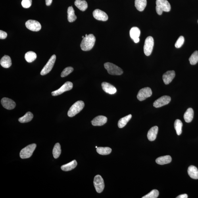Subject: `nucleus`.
<instances>
[{"mask_svg": "<svg viewBox=\"0 0 198 198\" xmlns=\"http://www.w3.org/2000/svg\"><path fill=\"white\" fill-rule=\"evenodd\" d=\"M95 41V37L92 34L85 36L81 43V49L84 51H90L94 46Z\"/></svg>", "mask_w": 198, "mask_h": 198, "instance_id": "f257e3e1", "label": "nucleus"}, {"mask_svg": "<svg viewBox=\"0 0 198 198\" xmlns=\"http://www.w3.org/2000/svg\"><path fill=\"white\" fill-rule=\"evenodd\" d=\"M156 11L158 15H162L163 12L170 11V4L167 0H156Z\"/></svg>", "mask_w": 198, "mask_h": 198, "instance_id": "f03ea898", "label": "nucleus"}, {"mask_svg": "<svg viewBox=\"0 0 198 198\" xmlns=\"http://www.w3.org/2000/svg\"><path fill=\"white\" fill-rule=\"evenodd\" d=\"M85 103L82 101L76 102L68 110V115L70 117H73L80 112L84 108Z\"/></svg>", "mask_w": 198, "mask_h": 198, "instance_id": "7ed1b4c3", "label": "nucleus"}, {"mask_svg": "<svg viewBox=\"0 0 198 198\" xmlns=\"http://www.w3.org/2000/svg\"><path fill=\"white\" fill-rule=\"evenodd\" d=\"M104 67L109 74L113 75H120L123 73L121 68L110 62H106L104 64Z\"/></svg>", "mask_w": 198, "mask_h": 198, "instance_id": "20e7f679", "label": "nucleus"}, {"mask_svg": "<svg viewBox=\"0 0 198 198\" xmlns=\"http://www.w3.org/2000/svg\"><path fill=\"white\" fill-rule=\"evenodd\" d=\"M36 147V144L33 143L24 147L20 151V157L22 159L30 157L32 156Z\"/></svg>", "mask_w": 198, "mask_h": 198, "instance_id": "39448f33", "label": "nucleus"}, {"mask_svg": "<svg viewBox=\"0 0 198 198\" xmlns=\"http://www.w3.org/2000/svg\"><path fill=\"white\" fill-rule=\"evenodd\" d=\"M154 44L153 37L149 36L146 39L144 46V52L146 56H148L151 55L153 51Z\"/></svg>", "mask_w": 198, "mask_h": 198, "instance_id": "423d86ee", "label": "nucleus"}, {"mask_svg": "<svg viewBox=\"0 0 198 198\" xmlns=\"http://www.w3.org/2000/svg\"><path fill=\"white\" fill-rule=\"evenodd\" d=\"M56 56L53 55L51 56L47 63L41 70V75H45L49 73L53 68L56 60Z\"/></svg>", "mask_w": 198, "mask_h": 198, "instance_id": "0eeeda50", "label": "nucleus"}, {"mask_svg": "<svg viewBox=\"0 0 198 198\" xmlns=\"http://www.w3.org/2000/svg\"><path fill=\"white\" fill-rule=\"evenodd\" d=\"M152 94V92L151 88L149 87H145L139 91L137 98L139 101H143L147 98L151 97Z\"/></svg>", "mask_w": 198, "mask_h": 198, "instance_id": "6e6552de", "label": "nucleus"}, {"mask_svg": "<svg viewBox=\"0 0 198 198\" xmlns=\"http://www.w3.org/2000/svg\"><path fill=\"white\" fill-rule=\"evenodd\" d=\"M94 185L98 193H101L103 191L105 184L103 178L100 175H97L94 177Z\"/></svg>", "mask_w": 198, "mask_h": 198, "instance_id": "1a4fd4ad", "label": "nucleus"}, {"mask_svg": "<svg viewBox=\"0 0 198 198\" xmlns=\"http://www.w3.org/2000/svg\"><path fill=\"white\" fill-rule=\"evenodd\" d=\"M73 86V85L72 82H66L60 89L52 92L51 94L53 96L61 95L65 92L71 90L72 89Z\"/></svg>", "mask_w": 198, "mask_h": 198, "instance_id": "9d476101", "label": "nucleus"}, {"mask_svg": "<svg viewBox=\"0 0 198 198\" xmlns=\"http://www.w3.org/2000/svg\"><path fill=\"white\" fill-rule=\"evenodd\" d=\"M171 100V98L170 96L167 95L163 96L154 102L153 105L156 108L161 107L167 105L170 103Z\"/></svg>", "mask_w": 198, "mask_h": 198, "instance_id": "9b49d317", "label": "nucleus"}, {"mask_svg": "<svg viewBox=\"0 0 198 198\" xmlns=\"http://www.w3.org/2000/svg\"><path fill=\"white\" fill-rule=\"evenodd\" d=\"M26 26L28 30L35 32L39 31L41 29V24L37 21L34 20H28L26 23Z\"/></svg>", "mask_w": 198, "mask_h": 198, "instance_id": "f8f14e48", "label": "nucleus"}, {"mask_svg": "<svg viewBox=\"0 0 198 198\" xmlns=\"http://www.w3.org/2000/svg\"><path fill=\"white\" fill-rule=\"evenodd\" d=\"M93 16L96 19L105 22L108 20V17L105 12L99 9H97L93 12Z\"/></svg>", "mask_w": 198, "mask_h": 198, "instance_id": "ddd939ff", "label": "nucleus"}, {"mask_svg": "<svg viewBox=\"0 0 198 198\" xmlns=\"http://www.w3.org/2000/svg\"><path fill=\"white\" fill-rule=\"evenodd\" d=\"M1 103L3 107L8 110L14 109L16 106L15 102L7 98H3L1 99Z\"/></svg>", "mask_w": 198, "mask_h": 198, "instance_id": "4468645a", "label": "nucleus"}, {"mask_svg": "<svg viewBox=\"0 0 198 198\" xmlns=\"http://www.w3.org/2000/svg\"><path fill=\"white\" fill-rule=\"evenodd\" d=\"M140 30L137 27H133L130 30V34L131 38L135 43H138L140 41L139 37L140 36Z\"/></svg>", "mask_w": 198, "mask_h": 198, "instance_id": "2eb2a0df", "label": "nucleus"}, {"mask_svg": "<svg viewBox=\"0 0 198 198\" xmlns=\"http://www.w3.org/2000/svg\"><path fill=\"white\" fill-rule=\"evenodd\" d=\"M176 76V73L174 70H169L164 74L162 76V79L166 85L169 84Z\"/></svg>", "mask_w": 198, "mask_h": 198, "instance_id": "dca6fc26", "label": "nucleus"}, {"mask_svg": "<svg viewBox=\"0 0 198 198\" xmlns=\"http://www.w3.org/2000/svg\"><path fill=\"white\" fill-rule=\"evenodd\" d=\"M101 85L102 89L106 93L110 94H113L116 93V89L109 83L104 82L102 83Z\"/></svg>", "mask_w": 198, "mask_h": 198, "instance_id": "f3484780", "label": "nucleus"}, {"mask_svg": "<svg viewBox=\"0 0 198 198\" xmlns=\"http://www.w3.org/2000/svg\"><path fill=\"white\" fill-rule=\"evenodd\" d=\"M107 121V118L103 116L96 117L91 121L92 124L94 126H102L105 124Z\"/></svg>", "mask_w": 198, "mask_h": 198, "instance_id": "a211bd4d", "label": "nucleus"}, {"mask_svg": "<svg viewBox=\"0 0 198 198\" xmlns=\"http://www.w3.org/2000/svg\"><path fill=\"white\" fill-rule=\"evenodd\" d=\"M158 132V127L155 126L150 129L147 134V137L149 140L151 141L155 140Z\"/></svg>", "mask_w": 198, "mask_h": 198, "instance_id": "6ab92c4d", "label": "nucleus"}, {"mask_svg": "<svg viewBox=\"0 0 198 198\" xmlns=\"http://www.w3.org/2000/svg\"><path fill=\"white\" fill-rule=\"evenodd\" d=\"M0 64L3 68H9L12 64L11 58L8 56H4L1 58Z\"/></svg>", "mask_w": 198, "mask_h": 198, "instance_id": "aec40b11", "label": "nucleus"}, {"mask_svg": "<svg viewBox=\"0 0 198 198\" xmlns=\"http://www.w3.org/2000/svg\"><path fill=\"white\" fill-rule=\"evenodd\" d=\"M171 160V157L169 155H167L157 158L156 159V162L158 164L164 165L170 163Z\"/></svg>", "mask_w": 198, "mask_h": 198, "instance_id": "412c9836", "label": "nucleus"}, {"mask_svg": "<svg viewBox=\"0 0 198 198\" xmlns=\"http://www.w3.org/2000/svg\"><path fill=\"white\" fill-rule=\"evenodd\" d=\"M187 172L191 178L195 180L198 179V170L197 167L193 166H189Z\"/></svg>", "mask_w": 198, "mask_h": 198, "instance_id": "4be33fe9", "label": "nucleus"}, {"mask_svg": "<svg viewBox=\"0 0 198 198\" xmlns=\"http://www.w3.org/2000/svg\"><path fill=\"white\" fill-rule=\"evenodd\" d=\"M147 5V0H135V7L139 11L142 12L143 11L146 7Z\"/></svg>", "mask_w": 198, "mask_h": 198, "instance_id": "5701e85b", "label": "nucleus"}, {"mask_svg": "<svg viewBox=\"0 0 198 198\" xmlns=\"http://www.w3.org/2000/svg\"><path fill=\"white\" fill-rule=\"evenodd\" d=\"M75 5L79 10L83 12L85 11L88 8V4L85 1L76 0Z\"/></svg>", "mask_w": 198, "mask_h": 198, "instance_id": "b1692460", "label": "nucleus"}, {"mask_svg": "<svg viewBox=\"0 0 198 198\" xmlns=\"http://www.w3.org/2000/svg\"><path fill=\"white\" fill-rule=\"evenodd\" d=\"M77 165V162L76 160H74L73 161L69 162V163L62 166L61 169L62 170L65 171H68L72 170L75 168Z\"/></svg>", "mask_w": 198, "mask_h": 198, "instance_id": "393cba45", "label": "nucleus"}, {"mask_svg": "<svg viewBox=\"0 0 198 198\" xmlns=\"http://www.w3.org/2000/svg\"><path fill=\"white\" fill-rule=\"evenodd\" d=\"M194 116V111L191 108H189L186 110L184 114L185 121L187 123H190L193 120Z\"/></svg>", "mask_w": 198, "mask_h": 198, "instance_id": "a878e982", "label": "nucleus"}, {"mask_svg": "<svg viewBox=\"0 0 198 198\" xmlns=\"http://www.w3.org/2000/svg\"><path fill=\"white\" fill-rule=\"evenodd\" d=\"M68 20L70 22H73L76 20L77 17L75 15V10L72 6H70L67 10Z\"/></svg>", "mask_w": 198, "mask_h": 198, "instance_id": "bb28decb", "label": "nucleus"}, {"mask_svg": "<svg viewBox=\"0 0 198 198\" xmlns=\"http://www.w3.org/2000/svg\"><path fill=\"white\" fill-rule=\"evenodd\" d=\"M131 118H132V115L130 114L120 119L118 121V128H124V126H126V125L131 119Z\"/></svg>", "mask_w": 198, "mask_h": 198, "instance_id": "cd10ccee", "label": "nucleus"}, {"mask_svg": "<svg viewBox=\"0 0 198 198\" xmlns=\"http://www.w3.org/2000/svg\"><path fill=\"white\" fill-rule=\"evenodd\" d=\"M33 114L31 112H29L25 114L24 116L19 118V122L21 123H26L31 121L33 118Z\"/></svg>", "mask_w": 198, "mask_h": 198, "instance_id": "c85d7f7f", "label": "nucleus"}, {"mask_svg": "<svg viewBox=\"0 0 198 198\" xmlns=\"http://www.w3.org/2000/svg\"><path fill=\"white\" fill-rule=\"evenodd\" d=\"M37 58V55L35 52L30 51L27 52L25 54V58L26 61L29 63H31L35 61Z\"/></svg>", "mask_w": 198, "mask_h": 198, "instance_id": "c756f323", "label": "nucleus"}, {"mask_svg": "<svg viewBox=\"0 0 198 198\" xmlns=\"http://www.w3.org/2000/svg\"><path fill=\"white\" fill-rule=\"evenodd\" d=\"M61 146H60V143H56L54 146L53 151L54 157L56 159L59 157L61 155Z\"/></svg>", "mask_w": 198, "mask_h": 198, "instance_id": "7c9ffc66", "label": "nucleus"}, {"mask_svg": "<svg viewBox=\"0 0 198 198\" xmlns=\"http://www.w3.org/2000/svg\"><path fill=\"white\" fill-rule=\"evenodd\" d=\"M97 151L100 155H106L111 152L112 149L109 147H99L97 149Z\"/></svg>", "mask_w": 198, "mask_h": 198, "instance_id": "2f4dec72", "label": "nucleus"}, {"mask_svg": "<svg viewBox=\"0 0 198 198\" xmlns=\"http://www.w3.org/2000/svg\"><path fill=\"white\" fill-rule=\"evenodd\" d=\"M183 124L180 120L177 119L174 123V128L176 132V134L180 135L182 133V127Z\"/></svg>", "mask_w": 198, "mask_h": 198, "instance_id": "473e14b6", "label": "nucleus"}, {"mask_svg": "<svg viewBox=\"0 0 198 198\" xmlns=\"http://www.w3.org/2000/svg\"><path fill=\"white\" fill-rule=\"evenodd\" d=\"M190 64L192 65H195L198 62V51H196L194 52L189 58Z\"/></svg>", "mask_w": 198, "mask_h": 198, "instance_id": "72a5a7b5", "label": "nucleus"}, {"mask_svg": "<svg viewBox=\"0 0 198 198\" xmlns=\"http://www.w3.org/2000/svg\"><path fill=\"white\" fill-rule=\"evenodd\" d=\"M159 195V192L157 190H153L147 195L144 196L142 198H156Z\"/></svg>", "mask_w": 198, "mask_h": 198, "instance_id": "f704fd0d", "label": "nucleus"}, {"mask_svg": "<svg viewBox=\"0 0 198 198\" xmlns=\"http://www.w3.org/2000/svg\"><path fill=\"white\" fill-rule=\"evenodd\" d=\"M74 70V68L72 67H68L65 68L63 70L61 74V77L62 78L67 76L68 75H69L72 73Z\"/></svg>", "mask_w": 198, "mask_h": 198, "instance_id": "c9c22d12", "label": "nucleus"}, {"mask_svg": "<svg viewBox=\"0 0 198 198\" xmlns=\"http://www.w3.org/2000/svg\"><path fill=\"white\" fill-rule=\"evenodd\" d=\"M184 41L185 39L184 37L180 36L177 40L176 44H175V47L176 48H180L182 47L183 43H184Z\"/></svg>", "mask_w": 198, "mask_h": 198, "instance_id": "e433bc0d", "label": "nucleus"}, {"mask_svg": "<svg viewBox=\"0 0 198 198\" xmlns=\"http://www.w3.org/2000/svg\"><path fill=\"white\" fill-rule=\"evenodd\" d=\"M32 0H22V5L24 8H30L32 5Z\"/></svg>", "mask_w": 198, "mask_h": 198, "instance_id": "4c0bfd02", "label": "nucleus"}, {"mask_svg": "<svg viewBox=\"0 0 198 198\" xmlns=\"http://www.w3.org/2000/svg\"><path fill=\"white\" fill-rule=\"evenodd\" d=\"M7 33L3 31H0V39H4L6 38L7 36Z\"/></svg>", "mask_w": 198, "mask_h": 198, "instance_id": "58836bf2", "label": "nucleus"}, {"mask_svg": "<svg viewBox=\"0 0 198 198\" xmlns=\"http://www.w3.org/2000/svg\"><path fill=\"white\" fill-rule=\"evenodd\" d=\"M188 198V196L186 194H184L178 196L176 197V198Z\"/></svg>", "mask_w": 198, "mask_h": 198, "instance_id": "ea45409f", "label": "nucleus"}, {"mask_svg": "<svg viewBox=\"0 0 198 198\" xmlns=\"http://www.w3.org/2000/svg\"><path fill=\"white\" fill-rule=\"evenodd\" d=\"M46 5L47 6H50L52 2V0H45Z\"/></svg>", "mask_w": 198, "mask_h": 198, "instance_id": "a19ab883", "label": "nucleus"}, {"mask_svg": "<svg viewBox=\"0 0 198 198\" xmlns=\"http://www.w3.org/2000/svg\"><path fill=\"white\" fill-rule=\"evenodd\" d=\"M85 37V36H82V38H83H83H84Z\"/></svg>", "mask_w": 198, "mask_h": 198, "instance_id": "79ce46f5", "label": "nucleus"}, {"mask_svg": "<svg viewBox=\"0 0 198 198\" xmlns=\"http://www.w3.org/2000/svg\"><path fill=\"white\" fill-rule=\"evenodd\" d=\"M95 147L96 148H98L97 147Z\"/></svg>", "mask_w": 198, "mask_h": 198, "instance_id": "37998d69", "label": "nucleus"}, {"mask_svg": "<svg viewBox=\"0 0 198 198\" xmlns=\"http://www.w3.org/2000/svg\"></svg>", "mask_w": 198, "mask_h": 198, "instance_id": "c03bdc74", "label": "nucleus"}]
</instances>
